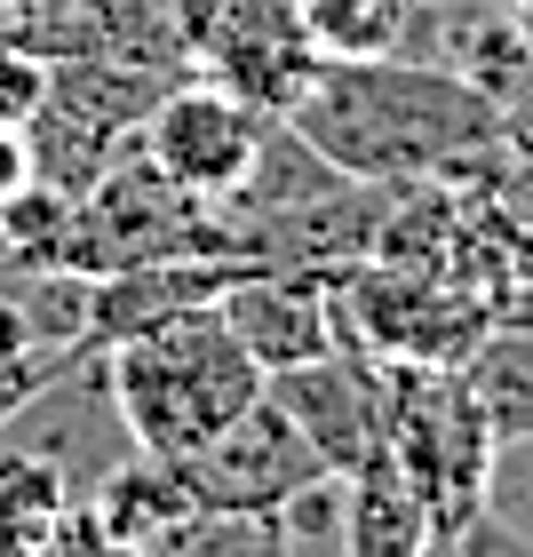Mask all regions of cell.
I'll use <instances>...</instances> for the list:
<instances>
[{"mask_svg": "<svg viewBox=\"0 0 533 557\" xmlns=\"http://www.w3.org/2000/svg\"><path fill=\"white\" fill-rule=\"evenodd\" d=\"M287 128L326 168L359 175V184H430V175L478 168V151L501 144V112L454 64L350 57V64L311 72V88L295 96Z\"/></svg>", "mask_w": 533, "mask_h": 557, "instance_id": "cell-1", "label": "cell"}, {"mask_svg": "<svg viewBox=\"0 0 533 557\" xmlns=\"http://www.w3.org/2000/svg\"><path fill=\"white\" fill-rule=\"evenodd\" d=\"M104 359V391L112 414L128 430L136 454H168L184 462L191 446H208L232 414H247L263 398V367L247 359V343L223 326L215 302L168 311L96 350Z\"/></svg>", "mask_w": 533, "mask_h": 557, "instance_id": "cell-2", "label": "cell"}, {"mask_svg": "<svg viewBox=\"0 0 533 557\" xmlns=\"http://www.w3.org/2000/svg\"><path fill=\"white\" fill-rule=\"evenodd\" d=\"M383 454L406 470L438 534H470L494 510L501 438L470 367H398L383 359Z\"/></svg>", "mask_w": 533, "mask_h": 557, "instance_id": "cell-3", "label": "cell"}, {"mask_svg": "<svg viewBox=\"0 0 533 557\" xmlns=\"http://www.w3.org/2000/svg\"><path fill=\"white\" fill-rule=\"evenodd\" d=\"M271 128L278 120L256 112L247 96H232L223 81H208V72H184V81H168L160 104L144 112L136 144H144V160L160 168L168 184H184L191 199L223 208V199L247 184V168H256Z\"/></svg>", "mask_w": 533, "mask_h": 557, "instance_id": "cell-4", "label": "cell"}, {"mask_svg": "<svg viewBox=\"0 0 533 557\" xmlns=\"http://www.w3.org/2000/svg\"><path fill=\"white\" fill-rule=\"evenodd\" d=\"M184 486H191V502H208V510L278 518L287 502L319 494V486H343V478L319 462V446L302 438V430L287 422V407L263 391L256 407L232 414L208 446L184 454Z\"/></svg>", "mask_w": 533, "mask_h": 557, "instance_id": "cell-5", "label": "cell"}, {"mask_svg": "<svg viewBox=\"0 0 533 557\" xmlns=\"http://www.w3.org/2000/svg\"><path fill=\"white\" fill-rule=\"evenodd\" d=\"M263 391L287 407V422L319 446V462L335 478L367 470L374 454H383V359L359 350L350 335L326 350V359H302L287 374H271Z\"/></svg>", "mask_w": 533, "mask_h": 557, "instance_id": "cell-6", "label": "cell"}, {"mask_svg": "<svg viewBox=\"0 0 533 557\" xmlns=\"http://www.w3.org/2000/svg\"><path fill=\"white\" fill-rule=\"evenodd\" d=\"M343 271H232L215 295L223 326L247 343V359L271 374H287L302 359H326L343 343V302H335Z\"/></svg>", "mask_w": 533, "mask_h": 557, "instance_id": "cell-7", "label": "cell"}, {"mask_svg": "<svg viewBox=\"0 0 533 557\" xmlns=\"http://www.w3.org/2000/svg\"><path fill=\"white\" fill-rule=\"evenodd\" d=\"M422 542H430V510L391 454L343 478V557H422Z\"/></svg>", "mask_w": 533, "mask_h": 557, "instance_id": "cell-8", "label": "cell"}, {"mask_svg": "<svg viewBox=\"0 0 533 557\" xmlns=\"http://www.w3.org/2000/svg\"><path fill=\"white\" fill-rule=\"evenodd\" d=\"M72 502H80V486L48 454L0 438V557H40Z\"/></svg>", "mask_w": 533, "mask_h": 557, "instance_id": "cell-9", "label": "cell"}, {"mask_svg": "<svg viewBox=\"0 0 533 557\" xmlns=\"http://www.w3.org/2000/svg\"><path fill=\"white\" fill-rule=\"evenodd\" d=\"M120 557H295V534L278 518H247V510H208V502H191L184 518H168L160 534L128 542Z\"/></svg>", "mask_w": 533, "mask_h": 557, "instance_id": "cell-10", "label": "cell"}, {"mask_svg": "<svg viewBox=\"0 0 533 557\" xmlns=\"http://www.w3.org/2000/svg\"><path fill=\"white\" fill-rule=\"evenodd\" d=\"M414 9L422 0H302V24H311L326 64H350V57H406Z\"/></svg>", "mask_w": 533, "mask_h": 557, "instance_id": "cell-11", "label": "cell"}, {"mask_svg": "<svg viewBox=\"0 0 533 557\" xmlns=\"http://www.w3.org/2000/svg\"><path fill=\"white\" fill-rule=\"evenodd\" d=\"M72 223H80V191L48 184H16L0 199V247H9V263H72Z\"/></svg>", "mask_w": 533, "mask_h": 557, "instance_id": "cell-12", "label": "cell"}, {"mask_svg": "<svg viewBox=\"0 0 533 557\" xmlns=\"http://www.w3.org/2000/svg\"><path fill=\"white\" fill-rule=\"evenodd\" d=\"M40 96H48V57L16 33L9 16H0V120L24 128V120L40 112Z\"/></svg>", "mask_w": 533, "mask_h": 557, "instance_id": "cell-13", "label": "cell"}, {"mask_svg": "<svg viewBox=\"0 0 533 557\" xmlns=\"http://www.w3.org/2000/svg\"><path fill=\"white\" fill-rule=\"evenodd\" d=\"M40 557H120V542L104 534V525H96V510H88V502H72V510H64V525L48 534V549H40Z\"/></svg>", "mask_w": 533, "mask_h": 557, "instance_id": "cell-14", "label": "cell"}, {"mask_svg": "<svg viewBox=\"0 0 533 557\" xmlns=\"http://www.w3.org/2000/svg\"><path fill=\"white\" fill-rule=\"evenodd\" d=\"M16 184H33V136L0 120V199H9Z\"/></svg>", "mask_w": 533, "mask_h": 557, "instance_id": "cell-15", "label": "cell"}, {"mask_svg": "<svg viewBox=\"0 0 533 557\" xmlns=\"http://www.w3.org/2000/svg\"><path fill=\"white\" fill-rule=\"evenodd\" d=\"M422 557H470V549H462V534H438V525H430V542H422Z\"/></svg>", "mask_w": 533, "mask_h": 557, "instance_id": "cell-16", "label": "cell"}, {"mask_svg": "<svg viewBox=\"0 0 533 557\" xmlns=\"http://www.w3.org/2000/svg\"><path fill=\"white\" fill-rule=\"evenodd\" d=\"M0 271H9V247H0Z\"/></svg>", "mask_w": 533, "mask_h": 557, "instance_id": "cell-17", "label": "cell"}, {"mask_svg": "<svg viewBox=\"0 0 533 557\" xmlns=\"http://www.w3.org/2000/svg\"><path fill=\"white\" fill-rule=\"evenodd\" d=\"M9 9H16V0H0V16H9Z\"/></svg>", "mask_w": 533, "mask_h": 557, "instance_id": "cell-18", "label": "cell"}]
</instances>
